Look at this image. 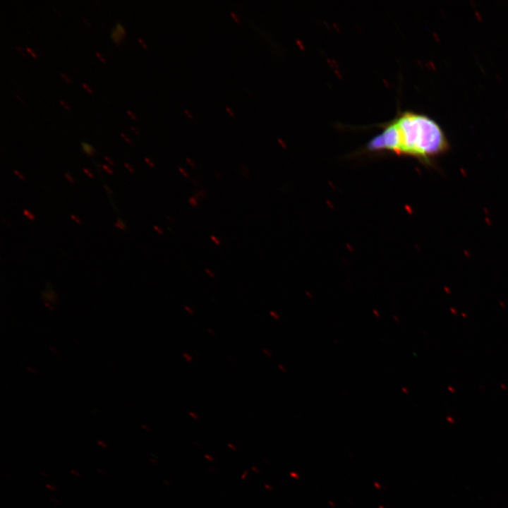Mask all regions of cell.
<instances>
[{"label": "cell", "mask_w": 508, "mask_h": 508, "mask_svg": "<svg viewBox=\"0 0 508 508\" xmlns=\"http://www.w3.org/2000/svg\"><path fill=\"white\" fill-rule=\"evenodd\" d=\"M125 30L121 24L117 22L111 30V37L116 44H119L125 35Z\"/></svg>", "instance_id": "cell-2"}, {"label": "cell", "mask_w": 508, "mask_h": 508, "mask_svg": "<svg viewBox=\"0 0 508 508\" xmlns=\"http://www.w3.org/2000/svg\"><path fill=\"white\" fill-rule=\"evenodd\" d=\"M166 218H167V221H168L169 223H171V224H174V223H175L174 219L170 215H167V216L166 217Z\"/></svg>", "instance_id": "cell-28"}, {"label": "cell", "mask_w": 508, "mask_h": 508, "mask_svg": "<svg viewBox=\"0 0 508 508\" xmlns=\"http://www.w3.org/2000/svg\"><path fill=\"white\" fill-rule=\"evenodd\" d=\"M97 471H99L100 473L104 474V473L102 471H100L99 469H98Z\"/></svg>", "instance_id": "cell-55"}, {"label": "cell", "mask_w": 508, "mask_h": 508, "mask_svg": "<svg viewBox=\"0 0 508 508\" xmlns=\"http://www.w3.org/2000/svg\"><path fill=\"white\" fill-rule=\"evenodd\" d=\"M83 151L84 153H85L87 155L90 157H92L95 155L96 150L95 149L90 145V144L83 141L80 143Z\"/></svg>", "instance_id": "cell-3"}, {"label": "cell", "mask_w": 508, "mask_h": 508, "mask_svg": "<svg viewBox=\"0 0 508 508\" xmlns=\"http://www.w3.org/2000/svg\"><path fill=\"white\" fill-rule=\"evenodd\" d=\"M252 470L254 471H255L256 473H259V472H260V470H259L258 468H256L255 466H253V467H252Z\"/></svg>", "instance_id": "cell-51"}, {"label": "cell", "mask_w": 508, "mask_h": 508, "mask_svg": "<svg viewBox=\"0 0 508 508\" xmlns=\"http://www.w3.org/2000/svg\"><path fill=\"white\" fill-rule=\"evenodd\" d=\"M150 461L153 462V464H157V462L155 461L153 459H150Z\"/></svg>", "instance_id": "cell-53"}, {"label": "cell", "mask_w": 508, "mask_h": 508, "mask_svg": "<svg viewBox=\"0 0 508 508\" xmlns=\"http://www.w3.org/2000/svg\"><path fill=\"white\" fill-rule=\"evenodd\" d=\"M183 308L188 314H189L190 315H193L194 312H193V309L190 307H189L188 306L185 305L183 306Z\"/></svg>", "instance_id": "cell-17"}, {"label": "cell", "mask_w": 508, "mask_h": 508, "mask_svg": "<svg viewBox=\"0 0 508 508\" xmlns=\"http://www.w3.org/2000/svg\"><path fill=\"white\" fill-rule=\"evenodd\" d=\"M65 177L71 183H72V184L74 183V182H75L74 179L71 176V175L70 174L66 173Z\"/></svg>", "instance_id": "cell-18"}, {"label": "cell", "mask_w": 508, "mask_h": 508, "mask_svg": "<svg viewBox=\"0 0 508 508\" xmlns=\"http://www.w3.org/2000/svg\"><path fill=\"white\" fill-rule=\"evenodd\" d=\"M226 109L229 112L231 115L234 116L233 111L230 109L228 107H226Z\"/></svg>", "instance_id": "cell-47"}, {"label": "cell", "mask_w": 508, "mask_h": 508, "mask_svg": "<svg viewBox=\"0 0 508 508\" xmlns=\"http://www.w3.org/2000/svg\"><path fill=\"white\" fill-rule=\"evenodd\" d=\"M59 102L64 107V108H66V109H69V107L62 100H60Z\"/></svg>", "instance_id": "cell-46"}, {"label": "cell", "mask_w": 508, "mask_h": 508, "mask_svg": "<svg viewBox=\"0 0 508 508\" xmlns=\"http://www.w3.org/2000/svg\"><path fill=\"white\" fill-rule=\"evenodd\" d=\"M204 456H205V459H207L209 460L210 461H214V457H212V456L211 455H210V454H205Z\"/></svg>", "instance_id": "cell-32"}, {"label": "cell", "mask_w": 508, "mask_h": 508, "mask_svg": "<svg viewBox=\"0 0 508 508\" xmlns=\"http://www.w3.org/2000/svg\"><path fill=\"white\" fill-rule=\"evenodd\" d=\"M184 111L190 119H193V116L191 114H190V112L186 109H185Z\"/></svg>", "instance_id": "cell-44"}, {"label": "cell", "mask_w": 508, "mask_h": 508, "mask_svg": "<svg viewBox=\"0 0 508 508\" xmlns=\"http://www.w3.org/2000/svg\"><path fill=\"white\" fill-rule=\"evenodd\" d=\"M210 238L215 246H221L222 241L217 236L210 235Z\"/></svg>", "instance_id": "cell-8"}, {"label": "cell", "mask_w": 508, "mask_h": 508, "mask_svg": "<svg viewBox=\"0 0 508 508\" xmlns=\"http://www.w3.org/2000/svg\"><path fill=\"white\" fill-rule=\"evenodd\" d=\"M83 171L90 178L93 179L94 175L93 174L87 169L83 168Z\"/></svg>", "instance_id": "cell-22"}, {"label": "cell", "mask_w": 508, "mask_h": 508, "mask_svg": "<svg viewBox=\"0 0 508 508\" xmlns=\"http://www.w3.org/2000/svg\"><path fill=\"white\" fill-rule=\"evenodd\" d=\"M46 487H47V488H49V490H51L52 491H54V490H55L56 489V488L55 487H54L53 485H49V484H47V485H46Z\"/></svg>", "instance_id": "cell-37"}, {"label": "cell", "mask_w": 508, "mask_h": 508, "mask_svg": "<svg viewBox=\"0 0 508 508\" xmlns=\"http://www.w3.org/2000/svg\"><path fill=\"white\" fill-rule=\"evenodd\" d=\"M231 16H233V18L236 20V21H237L238 23L240 22L238 16H237L236 15H235L234 13H233L232 11H231Z\"/></svg>", "instance_id": "cell-36"}, {"label": "cell", "mask_w": 508, "mask_h": 508, "mask_svg": "<svg viewBox=\"0 0 508 508\" xmlns=\"http://www.w3.org/2000/svg\"><path fill=\"white\" fill-rule=\"evenodd\" d=\"M13 172L19 179H20L23 181H25V178L20 172H19L18 171H17L16 169L13 171Z\"/></svg>", "instance_id": "cell-21"}, {"label": "cell", "mask_w": 508, "mask_h": 508, "mask_svg": "<svg viewBox=\"0 0 508 508\" xmlns=\"http://www.w3.org/2000/svg\"><path fill=\"white\" fill-rule=\"evenodd\" d=\"M277 368H278V369H279V370H281L282 373H285V372H286V370H287L286 368L284 365H282V364H279V365H277Z\"/></svg>", "instance_id": "cell-25"}, {"label": "cell", "mask_w": 508, "mask_h": 508, "mask_svg": "<svg viewBox=\"0 0 508 508\" xmlns=\"http://www.w3.org/2000/svg\"><path fill=\"white\" fill-rule=\"evenodd\" d=\"M120 135L126 140V142H128V143H131L132 145H133L132 144L131 140H129V139L126 136L125 134H123V133H121Z\"/></svg>", "instance_id": "cell-31"}, {"label": "cell", "mask_w": 508, "mask_h": 508, "mask_svg": "<svg viewBox=\"0 0 508 508\" xmlns=\"http://www.w3.org/2000/svg\"><path fill=\"white\" fill-rule=\"evenodd\" d=\"M207 332L212 336L215 335V332L214 330H212L210 328H207Z\"/></svg>", "instance_id": "cell-43"}, {"label": "cell", "mask_w": 508, "mask_h": 508, "mask_svg": "<svg viewBox=\"0 0 508 508\" xmlns=\"http://www.w3.org/2000/svg\"><path fill=\"white\" fill-rule=\"evenodd\" d=\"M186 160L191 168H196V164L190 157H187Z\"/></svg>", "instance_id": "cell-15"}, {"label": "cell", "mask_w": 508, "mask_h": 508, "mask_svg": "<svg viewBox=\"0 0 508 508\" xmlns=\"http://www.w3.org/2000/svg\"><path fill=\"white\" fill-rule=\"evenodd\" d=\"M153 229H154L157 231V233L158 234H159L160 236H163V235L164 234V231L159 226L154 225V226H153Z\"/></svg>", "instance_id": "cell-13"}, {"label": "cell", "mask_w": 508, "mask_h": 508, "mask_svg": "<svg viewBox=\"0 0 508 508\" xmlns=\"http://www.w3.org/2000/svg\"><path fill=\"white\" fill-rule=\"evenodd\" d=\"M182 356L188 363H191L193 361L192 356L190 355L188 353L183 352L182 353Z\"/></svg>", "instance_id": "cell-11"}, {"label": "cell", "mask_w": 508, "mask_h": 508, "mask_svg": "<svg viewBox=\"0 0 508 508\" xmlns=\"http://www.w3.org/2000/svg\"><path fill=\"white\" fill-rule=\"evenodd\" d=\"M145 161L147 162V164L151 168H155V163H154L152 160H150L149 158L145 157Z\"/></svg>", "instance_id": "cell-20"}, {"label": "cell", "mask_w": 508, "mask_h": 508, "mask_svg": "<svg viewBox=\"0 0 508 508\" xmlns=\"http://www.w3.org/2000/svg\"><path fill=\"white\" fill-rule=\"evenodd\" d=\"M178 170H179V171L182 174V176H183L184 178L190 179L188 173V172L186 171V170L184 169L183 167H178Z\"/></svg>", "instance_id": "cell-10"}, {"label": "cell", "mask_w": 508, "mask_h": 508, "mask_svg": "<svg viewBox=\"0 0 508 508\" xmlns=\"http://www.w3.org/2000/svg\"><path fill=\"white\" fill-rule=\"evenodd\" d=\"M104 188L107 189V190L108 191V193L109 194H112L111 190L109 189V188L107 185H104Z\"/></svg>", "instance_id": "cell-49"}, {"label": "cell", "mask_w": 508, "mask_h": 508, "mask_svg": "<svg viewBox=\"0 0 508 508\" xmlns=\"http://www.w3.org/2000/svg\"><path fill=\"white\" fill-rule=\"evenodd\" d=\"M104 159L108 162L110 165H114V162L109 157L105 156Z\"/></svg>", "instance_id": "cell-34"}, {"label": "cell", "mask_w": 508, "mask_h": 508, "mask_svg": "<svg viewBox=\"0 0 508 508\" xmlns=\"http://www.w3.org/2000/svg\"><path fill=\"white\" fill-rule=\"evenodd\" d=\"M71 473H73V474H74V475L76 476H80V474H79L78 473H77V472H76L75 470H73V469L71 470Z\"/></svg>", "instance_id": "cell-48"}, {"label": "cell", "mask_w": 508, "mask_h": 508, "mask_svg": "<svg viewBox=\"0 0 508 508\" xmlns=\"http://www.w3.org/2000/svg\"><path fill=\"white\" fill-rule=\"evenodd\" d=\"M190 180L195 186H198V187L200 186V183L198 182V180H196L195 179H190Z\"/></svg>", "instance_id": "cell-27"}, {"label": "cell", "mask_w": 508, "mask_h": 508, "mask_svg": "<svg viewBox=\"0 0 508 508\" xmlns=\"http://www.w3.org/2000/svg\"><path fill=\"white\" fill-rule=\"evenodd\" d=\"M262 351L267 357H272V352L266 348H263Z\"/></svg>", "instance_id": "cell-19"}, {"label": "cell", "mask_w": 508, "mask_h": 508, "mask_svg": "<svg viewBox=\"0 0 508 508\" xmlns=\"http://www.w3.org/2000/svg\"><path fill=\"white\" fill-rule=\"evenodd\" d=\"M193 195H195L199 200L201 198H205L207 196V191L204 188H200V189L195 190Z\"/></svg>", "instance_id": "cell-4"}, {"label": "cell", "mask_w": 508, "mask_h": 508, "mask_svg": "<svg viewBox=\"0 0 508 508\" xmlns=\"http://www.w3.org/2000/svg\"><path fill=\"white\" fill-rule=\"evenodd\" d=\"M50 500L54 502V503H58V501L56 500H54L53 498H51Z\"/></svg>", "instance_id": "cell-54"}, {"label": "cell", "mask_w": 508, "mask_h": 508, "mask_svg": "<svg viewBox=\"0 0 508 508\" xmlns=\"http://www.w3.org/2000/svg\"><path fill=\"white\" fill-rule=\"evenodd\" d=\"M248 471L247 469L245 470V471L243 472V475H242V476H241V480H244V479H245V478H246V475L248 474Z\"/></svg>", "instance_id": "cell-40"}, {"label": "cell", "mask_w": 508, "mask_h": 508, "mask_svg": "<svg viewBox=\"0 0 508 508\" xmlns=\"http://www.w3.org/2000/svg\"><path fill=\"white\" fill-rule=\"evenodd\" d=\"M71 219H72L73 220H74V222H75L77 224H81L80 219H78L75 215L71 214Z\"/></svg>", "instance_id": "cell-24"}, {"label": "cell", "mask_w": 508, "mask_h": 508, "mask_svg": "<svg viewBox=\"0 0 508 508\" xmlns=\"http://www.w3.org/2000/svg\"><path fill=\"white\" fill-rule=\"evenodd\" d=\"M26 50H27L28 52H29L32 54V56L37 57L36 54H35L30 48H28V47H26Z\"/></svg>", "instance_id": "cell-38"}, {"label": "cell", "mask_w": 508, "mask_h": 508, "mask_svg": "<svg viewBox=\"0 0 508 508\" xmlns=\"http://www.w3.org/2000/svg\"><path fill=\"white\" fill-rule=\"evenodd\" d=\"M61 75L62 76V78H64V79L66 82L71 83V80H69V78H68L64 73H61Z\"/></svg>", "instance_id": "cell-35"}, {"label": "cell", "mask_w": 508, "mask_h": 508, "mask_svg": "<svg viewBox=\"0 0 508 508\" xmlns=\"http://www.w3.org/2000/svg\"><path fill=\"white\" fill-rule=\"evenodd\" d=\"M269 314L275 320H279L280 318L279 315L276 311L270 310Z\"/></svg>", "instance_id": "cell-12"}, {"label": "cell", "mask_w": 508, "mask_h": 508, "mask_svg": "<svg viewBox=\"0 0 508 508\" xmlns=\"http://www.w3.org/2000/svg\"><path fill=\"white\" fill-rule=\"evenodd\" d=\"M204 271L210 277L214 278L215 277L214 272L211 269L205 268Z\"/></svg>", "instance_id": "cell-14"}, {"label": "cell", "mask_w": 508, "mask_h": 508, "mask_svg": "<svg viewBox=\"0 0 508 508\" xmlns=\"http://www.w3.org/2000/svg\"><path fill=\"white\" fill-rule=\"evenodd\" d=\"M97 444L99 445L101 447H104V448H107V445L104 442H103L102 440H98V441H97Z\"/></svg>", "instance_id": "cell-33"}, {"label": "cell", "mask_w": 508, "mask_h": 508, "mask_svg": "<svg viewBox=\"0 0 508 508\" xmlns=\"http://www.w3.org/2000/svg\"><path fill=\"white\" fill-rule=\"evenodd\" d=\"M214 172H215V174H216V177H217L219 180H222V176L221 174H220L217 170H216V169H214Z\"/></svg>", "instance_id": "cell-30"}, {"label": "cell", "mask_w": 508, "mask_h": 508, "mask_svg": "<svg viewBox=\"0 0 508 508\" xmlns=\"http://www.w3.org/2000/svg\"><path fill=\"white\" fill-rule=\"evenodd\" d=\"M23 214L31 221H34L35 219V215L27 209L23 210Z\"/></svg>", "instance_id": "cell-9"}, {"label": "cell", "mask_w": 508, "mask_h": 508, "mask_svg": "<svg viewBox=\"0 0 508 508\" xmlns=\"http://www.w3.org/2000/svg\"><path fill=\"white\" fill-rule=\"evenodd\" d=\"M130 128H131L137 135H139V133L138 132V131H137L133 126H131Z\"/></svg>", "instance_id": "cell-50"}, {"label": "cell", "mask_w": 508, "mask_h": 508, "mask_svg": "<svg viewBox=\"0 0 508 508\" xmlns=\"http://www.w3.org/2000/svg\"><path fill=\"white\" fill-rule=\"evenodd\" d=\"M188 415L194 420H198L199 418L198 415L194 412L190 411L188 412Z\"/></svg>", "instance_id": "cell-23"}, {"label": "cell", "mask_w": 508, "mask_h": 508, "mask_svg": "<svg viewBox=\"0 0 508 508\" xmlns=\"http://www.w3.org/2000/svg\"><path fill=\"white\" fill-rule=\"evenodd\" d=\"M240 170L242 176L246 180H250V171L245 165H241Z\"/></svg>", "instance_id": "cell-5"}, {"label": "cell", "mask_w": 508, "mask_h": 508, "mask_svg": "<svg viewBox=\"0 0 508 508\" xmlns=\"http://www.w3.org/2000/svg\"><path fill=\"white\" fill-rule=\"evenodd\" d=\"M95 54L98 56V58H99V59H100L102 62H105V60L103 59V57L102 56V55H100L98 52H95Z\"/></svg>", "instance_id": "cell-39"}, {"label": "cell", "mask_w": 508, "mask_h": 508, "mask_svg": "<svg viewBox=\"0 0 508 508\" xmlns=\"http://www.w3.org/2000/svg\"><path fill=\"white\" fill-rule=\"evenodd\" d=\"M124 165H125V167L128 169V171H129L130 172H131V173H134V172H135V170L133 169V168L131 165H129V164H127V163H125Z\"/></svg>", "instance_id": "cell-26"}, {"label": "cell", "mask_w": 508, "mask_h": 508, "mask_svg": "<svg viewBox=\"0 0 508 508\" xmlns=\"http://www.w3.org/2000/svg\"><path fill=\"white\" fill-rule=\"evenodd\" d=\"M126 111H127V113L128 114V115L131 116V117L133 119H135V116L132 114V112H131V111L127 110Z\"/></svg>", "instance_id": "cell-42"}, {"label": "cell", "mask_w": 508, "mask_h": 508, "mask_svg": "<svg viewBox=\"0 0 508 508\" xmlns=\"http://www.w3.org/2000/svg\"><path fill=\"white\" fill-rule=\"evenodd\" d=\"M265 487L266 488L269 489V490H272V487L270 486V485H267V484H265Z\"/></svg>", "instance_id": "cell-52"}, {"label": "cell", "mask_w": 508, "mask_h": 508, "mask_svg": "<svg viewBox=\"0 0 508 508\" xmlns=\"http://www.w3.org/2000/svg\"><path fill=\"white\" fill-rule=\"evenodd\" d=\"M139 42L142 44L143 47L145 49L147 48V47L145 45V44L143 42V40L140 38H138Z\"/></svg>", "instance_id": "cell-45"}, {"label": "cell", "mask_w": 508, "mask_h": 508, "mask_svg": "<svg viewBox=\"0 0 508 508\" xmlns=\"http://www.w3.org/2000/svg\"><path fill=\"white\" fill-rule=\"evenodd\" d=\"M101 167L103 168V169L107 171L109 174H113L114 171L113 170L107 165L102 164Z\"/></svg>", "instance_id": "cell-16"}, {"label": "cell", "mask_w": 508, "mask_h": 508, "mask_svg": "<svg viewBox=\"0 0 508 508\" xmlns=\"http://www.w3.org/2000/svg\"><path fill=\"white\" fill-rule=\"evenodd\" d=\"M114 226L121 230H125L126 229L125 222L121 218L117 219V221L114 224Z\"/></svg>", "instance_id": "cell-7"}, {"label": "cell", "mask_w": 508, "mask_h": 508, "mask_svg": "<svg viewBox=\"0 0 508 508\" xmlns=\"http://www.w3.org/2000/svg\"><path fill=\"white\" fill-rule=\"evenodd\" d=\"M228 447L231 449L233 451H236L237 449V447L231 443L227 444Z\"/></svg>", "instance_id": "cell-29"}, {"label": "cell", "mask_w": 508, "mask_h": 508, "mask_svg": "<svg viewBox=\"0 0 508 508\" xmlns=\"http://www.w3.org/2000/svg\"><path fill=\"white\" fill-rule=\"evenodd\" d=\"M82 85L88 92L92 93V90L85 83H82Z\"/></svg>", "instance_id": "cell-41"}, {"label": "cell", "mask_w": 508, "mask_h": 508, "mask_svg": "<svg viewBox=\"0 0 508 508\" xmlns=\"http://www.w3.org/2000/svg\"><path fill=\"white\" fill-rule=\"evenodd\" d=\"M188 204L195 208L199 205V199L197 198L195 195L190 196L188 200Z\"/></svg>", "instance_id": "cell-6"}, {"label": "cell", "mask_w": 508, "mask_h": 508, "mask_svg": "<svg viewBox=\"0 0 508 508\" xmlns=\"http://www.w3.org/2000/svg\"><path fill=\"white\" fill-rule=\"evenodd\" d=\"M380 127L381 132L365 145V152L411 157L430 164L449 148L448 139L440 124L422 113L399 111Z\"/></svg>", "instance_id": "cell-1"}]
</instances>
